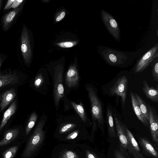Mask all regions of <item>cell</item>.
Returning <instances> with one entry per match:
<instances>
[{"label":"cell","mask_w":158,"mask_h":158,"mask_svg":"<svg viewBox=\"0 0 158 158\" xmlns=\"http://www.w3.org/2000/svg\"><path fill=\"white\" fill-rule=\"evenodd\" d=\"M19 41L20 50L23 60L27 66L31 62L33 54L30 31L24 24L22 26Z\"/></svg>","instance_id":"cell-4"},{"label":"cell","mask_w":158,"mask_h":158,"mask_svg":"<svg viewBox=\"0 0 158 158\" xmlns=\"http://www.w3.org/2000/svg\"><path fill=\"white\" fill-rule=\"evenodd\" d=\"M106 119L109 135L111 137H117L115 130L113 111L112 108L109 105H107L106 107Z\"/></svg>","instance_id":"cell-18"},{"label":"cell","mask_w":158,"mask_h":158,"mask_svg":"<svg viewBox=\"0 0 158 158\" xmlns=\"http://www.w3.org/2000/svg\"><path fill=\"white\" fill-rule=\"evenodd\" d=\"M43 77L41 74H39L35 77L34 84L37 88L39 87L43 82Z\"/></svg>","instance_id":"cell-30"},{"label":"cell","mask_w":158,"mask_h":158,"mask_svg":"<svg viewBox=\"0 0 158 158\" xmlns=\"http://www.w3.org/2000/svg\"><path fill=\"white\" fill-rule=\"evenodd\" d=\"M37 119V115L35 112H33L31 115L27 124L25 133L28 135L34 127Z\"/></svg>","instance_id":"cell-24"},{"label":"cell","mask_w":158,"mask_h":158,"mask_svg":"<svg viewBox=\"0 0 158 158\" xmlns=\"http://www.w3.org/2000/svg\"><path fill=\"white\" fill-rule=\"evenodd\" d=\"M7 57V56L5 54L0 53V69L2 64Z\"/></svg>","instance_id":"cell-34"},{"label":"cell","mask_w":158,"mask_h":158,"mask_svg":"<svg viewBox=\"0 0 158 158\" xmlns=\"http://www.w3.org/2000/svg\"><path fill=\"white\" fill-rule=\"evenodd\" d=\"M156 33H157V35L158 36V30H156Z\"/></svg>","instance_id":"cell-40"},{"label":"cell","mask_w":158,"mask_h":158,"mask_svg":"<svg viewBox=\"0 0 158 158\" xmlns=\"http://www.w3.org/2000/svg\"><path fill=\"white\" fill-rule=\"evenodd\" d=\"M149 112V123L153 141L158 142V115L155 109L147 104Z\"/></svg>","instance_id":"cell-11"},{"label":"cell","mask_w":158,"mask_h":158,"mask_svg":"<svg viewBox=\"0 0 158 158\" xmlns=\"http://www.w3.org/2000/svg\"><path fill=\"white\" fill-rule=\"evenodd\" d=\"M18 146H14L12 147L5 151L3 154V158H13L16 154Z\"/></svg>","instance_id":"cell-26"},{"label":"cell","mask_w":158,"mask_h":158,"mask_svg":"<svg viewBox=\"0 0 158 158\" xmlns=\"http://www.w3.org/2000/svg\"><path fill=\"white\" fill-rule=\"evenodd\" d=\"M71 103L82 121L84 123L86 122L87 119V117L82 103L80 102L79 104H77L74 102H71Z\"/></svg>","instance_id":"cell-23"},{"label":"cell","mask_w":158,"mask_h":158,"mask_svg":"<svg viewBox=\"0 0 158 158\" xmlns=\"http://www.w3.org/2000/svg\"><path fill=\"white\" fill-rule=\"evenodd\" d=\"M2 95L1 94H0V101H1L2 98Z\"/></svg>","instance_id":"cell-39"},{"label":"cell","mask_w":158,"mask_h":158,"mask_svg":"<svg viewBox=\"0 0 158 158\" xmlns=\"http://www.w3.org/2000/svg\"><path fill=\"white\" fill-rule=\"evenodd\" d=\"M132 107L134 112L138 118L144 126L148 127L149 123L142 114L139 104L134 95V93L132 91L130 93Z\"/></svg>","instance_id":"cell-16"},{"label":"cell","mask_w":158,"mask_h":158,"mask_svg":"<svg viewBox=\"0 0 158 158\" xmlns=\"http://www.w3.org/2000/svg\"><path fill=\"white\" fill-rule=\"evenodd\" d=\"M22 73L18 69H7L0 72V89L20 83Z\"/></svg>","instance_id":"cell-9"},{"label":"cell","mask_w":158,"mask_h":158,"mask_svg":"<svg viewBox=\"0 0 158 158\" xmlns=\"http://www.w3.org/2000/svg\"><path fill=\"white\" fill-rule=\"evenodd\" d=\"M60 158H78V156L73 152L66 151L62 153Z\"/></svg>","instance_id":"cell-27"},{"label":"cell","mask_w":158,"mask_h":158,"mask_svg":"<svg viewBox=\"0 0 158 158\" xmlns=\"http://www.w3.org/2000/svg\"><path fill=\"white\" fill-rule=\"evenodd\" d=\"M97 51L108 64L121 68L131 65L143 53L141 49L133 52H125L102 45L97 47Z\"/></svg>","instance_id":"cell-1"},{"label":"cell","mask_w":158,"mask_h":158,"mask_svg":"<svg viewBox=\"0 0 158 158\" xmlns=\"http://www.w3.org/2000/svg\"><path fill=\"white\" fill-rule=\"evenodd\" d=\"M139 142L143 148L149 155L155 158L158 157L157 152L147 139L141 137L139 138Z\"/></svg>","instance_id":"cell-20"},{"label":"cell","mask_w":158,"mask_h":158,"mask_svg":"<svg viewBox=\"0 0 158 158\" xmlns=\"http://www.w3.org/2000/svg\"><path fill=\"white\" fill-rule=\"evenodd\" d=\"M77 42L76 41H68L57 43L56 45L63 48H69L76 45Z\"/></svg>","instance_id":"cell-28"},{"label":"cell","mask_w":158,"mask_h":158,"mask_svg":"<svg viewBox=\"0 0 158 158\" xmlns=\"http://www.w3.org/2000/svg\"><path fill=\"white\" fill-rule=\"evenodd\" d=\"M126 133L128 141L127 149L129 153L134 158H145L142 154L134 136L126 127Z\"/></svg>","instance_id":"cell-12"},{"label":"cell","mask_w":158,"mask_h":158,"mask_svg":"<svg viewBox=\"0 0 158 158\" xmlns=\"http://www.w3.org/2000/svg\"><path fill=\"white\" fill-rule=\"evenodd\" d=\"M79 133V131L76 130L69 134L66 138V139L68 140L72 139L75 138L77 136Z\"/></svg>","instance_id":"cell-32"},{"label":"cell","mask_w":158,"mask_h":158,"mask_svg":"<svg viewBox=\"0 0 158 158\" xmlns=\"http://www.w3.org/2000/svg\"><path fill=\"white\" fill-rule=\"evenodd\" d=\"M134 95L138 102L140 108L143 116L149 123V112L147 104L142 98L141 97L136 93H134Z\"/></svg>","instance_id":"cell-22"},{"label":"cell","mask_w":158,"mask_h":158,"mask_svg":"<svg viewBox=\"0 0 158 158\" xmlns=\"http://www.w3.org/2000/svg\"><path fill=\"white\" fill-rule=\"evenodd\" d=\"M24 4V2L17 8L10 11L2 17L1 23L3 31H7L15 24L22 13Z\"/></svg>","instance_id":"cell-10"},{"label":"cell","mask_w":158,"mask_h":158,"mask_svg":"<svg viewBox=\"0 0 158 158\" xmlns=\"http://www.w3.org/2000/svg\"><path fill=\"white\" fill-rule=\"evenodd\" d=\"M114 156L115 158H126L122 152L117 149L114 151Z\"/></svg>","instance_id":"cell-33"},{"label":"cell","mask_w":158,"mask_h":158,"mask_svg":"<svg viewBox=\"0 0 158 158\" xmlns=\"http://www.w3.org/2000/svg\"><path fill=\"white\" fill-rule=\"evenodd\" d=\"M86 156L87 158H98L94 153L89 150L86 151Z\"/></svg>","instance_id":"cell-36"},{"label":"cell","mask_w":158,"mask_h":158,"mask_svg":"<svg viewBox=\"0 0 158 158\" xmlns=\"http://www.w3.org/2000/svg\"><path fill=\"white\" fill-rule=\"evenodd\" d=\"M17 108L16 101H14L4 113L2 120L0 124V131L7 123L10 117L15 113Z\"/></svg>","instance_id":"cell-21"},{"label":"cell","mask_w":158,"mask_h":158,"mask_svg":"<svg viewBox=\"0 0 158 158\" xmlns=\"http://www.w3.org/2000/svg\"><path fill=\"white\" fill-rule=\"evenodd\" d=\"M65 13L64 11H63L61 13L56 17V21L59 22L65 16Z\"/></svg>","instance_id":"cell-37"},{"label":"cell","mask_w":158,"mask_h":158,"mask_svg":"<svg viewBox=\"0 0 158 158\" xmlns=\"http://www.w3.org/2000/svg\"><path fill=\"white\" fill-rule=\"evenodd\" d=\"M76 124L73 123L67 124L62 126L60 129V133H64L74 128L76 126Z\"/></svg>","instance_id":"cell-29"},{"label":"cell","mask_w":158,"mask_h":158,"mask_svg":"<svg viewBox=\"0 0 158 158\" xmlns=\"http://www.w3.org/2000/svg\"><path fill=\"white\" fill-rule=\"evenodd\" d=\"M152 68V75L154 81H158V56L155 58L151 64Z\"/></svg>","instance_id":"cell-25"},{"label":"cell","mask_w":158,"mask_h":158,"mask_svg":"<svg viewBox=\"0 0 158 158\" xmlns=\"http://www.w3.org/2000/svg\"><path fill=\"white\" fill-rule=\"evenodd\" d=\"M158 56V43H157L142 56L135 65L133 70L135 73L142 72Z\"/></svg>","instance_id":"cell-8"},{"label":"cell","mask_w":158,"mask_h":158,"mask_svg":"<svg viewBox=\"0 0 158 158\" xmlns=\"http://www.w3.org/2000/svg\"><path fill=\"white\" fill-rule=\"evenodd\" d=\"M16 95L15 89L11 88L5 91L2 95L0 103L1 111L3 110L15 98Z\"/></svg>","instance_id":"cell-17"},{"label":"cell","mask_w":158,"mask_h":158,"mask_svg":"<svg viewBox=\"0 0 158 158\" xmlns=\"http://www.w3.org/2000/svg\"><path fill=\"white\" fill-rule=\"evenodd\" d=\"M3 3V1L2 0H0V11L2 8V4Z\"/></svg>","instance_id":"cell-38"},{"label":"cell","mask_w":158,"mask_h":158,"mask_svg":"<svg viewBox=\"0 0 158 158\" xmlns=\"http://www.w3.org/2000/svg\"><path fill=\"white\" fill-rule=\"evenodd\" d=\"M63 66L57 65L54 69L53 77V96L55 106L58 107L60 101L64 96L63 84Z\"/></svg>","instance_id":"cell-6"},{"label":"cell","mask_w":158,"mask_h":158,"mask_svg":"<svg viewBox=\"0 0 158 158\" xmlns=\"http://www.w3.org/2000/svg\"><path fill=\"white\" fill-rule=\"evenodd\" d=\"M19 131L17 128L10 129L6 131L3 139L0 141V146H4L10 143L17 137Z\"/></svg>","instance_id":"cell-19"},{"label":"cell","mask_w":158,"mask_h":158,"mask_svg":"<svg viewBox=\"0 0 158 158\" xmlns=\"http://www.w3.org/2000/svg\"><path fill=\"white\" fill-rule=\"evenodd\" d=\"M90 106L92 121V131L94 132L97 127L104 132V105L98 96L97 89L91 85L86 87Z\"/></svg>","instance_id":"cell-2"},{"label":"cell","mask_w":158,"mask_h":158,"mask_svg":"<svg viewBox=\"0 0 158 158\" xmlns=\"http://www.w3.org/2000/svg\"><path fill=\"white\" fill-rule=\"evenodd\" d=\"M158 85L156 88L150 87L146 81H143L142 89L143 92L150 100L157 103L158 102Z\"/></svg>","instance_id":"cell-15"},{"label":"cell","mask_w":158,"mask_h":158,"mask_svg":"<svg viewBox=\"0 0 158 158\" xmlns=\"http://www.w3.org/2000/svg\"><path fill=\"white\" fill-rule=\"evenodd\" d=\"M79 78L78 72L75 64L69 67L65 77L66 84L69 88L76 86Z\"/></svg>","instance_id":"cell-14"},{"label":"cell","mask_w":158,"mask_h":158,"mask_svg":"<svg viewBox=\"0 0 158 158\" xmlns=\"http://www.w3.org/2000/svg\"><path fill=\"white\" fill-rule=\"evenodd\" d=\"M44 124L45 122L43 120L37 125L23 152L22 156L24 158H30L42 143L44 137L43 129Z\"/></svg>","instance_id":"cell-3"},{"label":"cell","mask_w":158,"mask_h":158,"mask_svg":"<svg viewBox=\"0 0 158 158\" xmlns=\"http://www.w3.org/2000/svg\"><path fill=\"white\" fill-rule=\"evenodd\" d=\"M101 19L110 34L115 40L119 42L121 40V31L116 20L111 14L102 9L100 12Z\"/></svg>","instance_id":"cell-7"},{"label":"cell","mask_w":158,"mask_h":158,"mask_svg":"<svg viewBox=\"0 0 158 158\" xmlns=\"http://www.w3.org/2000/svg\"><path fill=\"white\" fill-rule=\"evenodd\" d=\"M114 120L121 146L123 149L126 150L128 142L126 133V126L116 117H114Z\"/></svg>","instance_id":"cell-13"},{"label":"cell","mask_w":158,"mask_h":158,"mask_svg":"<svg viewBox=\"0 0 158 158\" xmlns=\"http://www.w3.org/2000/svg\"><path fill=\"white\" fill-rule=\"evenodd\" d=\"M25 2L24 0H15L10 6L9 9L12 8L15 9L17 8Z\"/></svg>","instance_id":"cell-31"},{"label":"cell","mask_w":158,"mask_h":158,"mask_svg":"<svg viewBox=\"0 0 158 158\" xmlns=\"http://www.w3.org/2000/svg\"><path fill=\"white\" fill-rule=\"evenodd\" d=\"M128 83L127 77L123 76L115 80L108 89L109 96L120 99L123 108L124 107L126 101Z\"/></svg>","instance_id":"cell-5"},{"label":"cell","mask_w":158,"mask_h":158,"mask_svg":"<svg viewBox=\"0 0 158 158\" xmlns=\"http://www.w3.org/2000/svg\"><path fill=\"white\" fill-rule=\"evenodd\" d=\"M15 0H8L7 1L5 6L4 7L3 10H5L9 9V8L14 2Z\"/></svg>","instance_id":"cell-35"}]
</instances>
